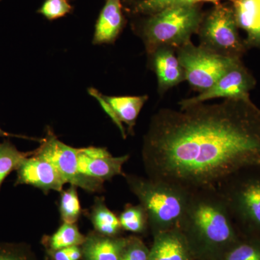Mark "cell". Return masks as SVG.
Listing matches in <instances>:
<instances>
[{"label":"cell","instance_id":"obj_2","mask_svg":"<svg viewBox=\"0 0 260 260\" xmlns=\"http://www.w3.org/2000/svg\"><path fill=\"white\" fill-rule=\"evenodd\" d=\"M179 229L200 260H218L240 237L216 186L191 191Z\"/></svg>","mask_w":260,"mask_h":260},{"label":"cell","instance_id":"obj_7","mask_svg":"<svg viewBox=\"0 0 260 260\" xmlns=\"http://www.w3.org/2000/svg\"><path fill=\"white\" fill-rule=\"evenodd\" d=\"M185 80L199 93L206 91L239 59L220 55L189 42L177 50Z\"/></svg>","mask_w":260,"mask_h":260},{"label":"cell","instance_id":"obj_29","mask_svg":"<svg viewBox=\"0 0 260 260\" xmlns=\"http://www.w3.org/2000/svg\"><path fill=\"white\" fill-rule=\"evenodd\" d=\"M51 254L54 260H71L66 248L59 250L51 251Z\"/></svg>","mask_w":260,"mask_h":260},{"label":"cell","instance_id":"obj_8","mask_svg":"<svg viewBox=\"0 0 260 260\" xmlns=\"http://www.w3.org/2000/svg\"><path fill=\"white\" fill-rule=\"evenodd\" d=\"M38 156L51 162L65 183L80 187L89 192L104 190V181L83 175L78 169V148H73L60 141L51 131L41 140V145L34 150Z\"/></svg>","mask_w":260,"mask_h":260},{"label":"cell","instance_id":"obj_13","mask_svg":"<svg viewBox=\"0 0 260 260\" xmlns=\"http://www.w3.org/2000/svg\"><path fill=\"white\" fill-rule=\"evenodd\" d=\"M148 58L150 66L156 74L160 95L185 80V73L178 59L176 49L160 47Z\"/></svg>","mask_w":260,"mask_h":260},{"label":"cell","instance_id":"obj_23","mask_svg":"<svg viewBox=\"0 0 260 260\" xmlns=\"http://www.w3.org/2000/svg\"><path fill=\"white\" fill-rule=\"evenodd\" d=\"M119 219L123 230L127 232L142 234L149 227L148 214L141 204H126Z\"/></svg>","mask_w":260,"mask_h":260},{"label":"cell","instance_id":"obj_24","mask_svg":"<svg viewBox=\"0 0 260 260\" xmlns=\"http://www.w3.org/2000/svg\"><path fill=\"white\" fill-rule=\"evenodd\" d=\"M77 186H70L61 191L59 200V213L63 223H75L81 215V205Z\"/></svg>","mask_w":260,"mask_h":260},{"label":"cell","instance_id":"obj_27","mask_svg":"<svg viewBox=\"0 0 260 260\" xmlns=\"http://www.w3.org/2000/svg\"><path fill=\"white\" fill-rule=\"evenodd\" d=\"M0 260H32L30 254L20 245L0 244Z\"/></svg>","mask_w":260,"mask_h":260},{"label":"cell","instance_id":"obj_21","mask_svg":"<svg viewBox=\"0 0 260 260\" xmlns=\"http://www.w3.org/2000/svg\"><path fill=\"white\" fill-rule=\"evenodd\" d=\"M85 238L76 224L63 223L52 235L45 238V243L51 251H56L70 246L82 245Z\"/></svg>","mask_w":260,"mask_h":260},{"label":"cell","instance_id":"obj_6","mask_svg":"<svg viewBox=\"0 0 260 260\" xmlns=\"http://www.w3.org/2000/svg\"><path fill=\"white\" fill-rule=\"evenodd\" d=\"M230 3L215 5L205 13L198 34L200 46L220 55L242 59L248 50L239 35Z\"/></svg>","mask_w":260,"mask_h":260},{"label":"cell","instance_id":"obj_19","mask_svg":"<svg viewBox=\"0 0 260 260\" xmlns=\"http://www.w3.org/2000/svg\"><path fill=\"white\" fill-rule=\"evenodd\" d=\"M230 0H128V10L129 13L138 16L148 15L158 13L160 10L177 6V5H201L210 3L218 5Z\"/></svg>","mask_w":260,"mask_h":260},{"label":"cell","instance_id":"obj_16","mask_svg":"<svg viewBox=\"0 0 260 260\" xmlns=\"http://www.w3.org/2000/svg\"><path fill=\"white\" fill-rule=\"evenodd\" d=\"M239 28L246 32L248 50L260 49V0H230Z\"/></svg>","mask_w":260,"mask_h":260},{"label":"cell","instance_id":"obj_4","mask_svg":"<svg viewBox=\"0 0 260 260\" xmlns=\"http://www.w3.org/2000/svg\"><path fill=\"white\" fill-rule=\"evenodd\" d=\"M130 191L137 197L148 216L149 227L153 235L179 229L191 191L167 181L124 175Z\"/></svg>","mask_w":260,"mask_h":260},{"label":"cell","instance_id":"obj_22","mask_svg":"<svg viewBox=\"0 0 260 260\" xmlns=\"http://www.w3.org/2000/svg\"><path fill=\"white\" fill-rule=\"evenodd\" d=\"M218 260H260V239L240 235Z\"/></svg>","mask_w":260,"mask_h":260},{"label":"cell","instance_id":"obj_30","mask_svg":"<svg viewBox=\"0 0 260 260\" xmlns=\"http://www.w3.org/2000/svg\"><path fill=\"white\" fill-rule=\"evenodd\" d=\"M10 137H17V138H25V139H30L28 137L22 136V135H16L10 134V133H7L4 130L2 129L0 127V138H10Z\"/></svg>","mask_w":260,"mask_h":260},{"label":"cell","instance_id":"obj_14","mask_svg":"<svg viewBox=\"0 0 260 260\" xmlns=\"http://www.w3.org/2000/svg\"><path fill=\"white\" fill-rule=\"evenodd\" d=\"M195 259L190 246L180 229H171L154 235L148 260Z\"/></svg>","mask_w":260,"mask_h":260},{"label":"cell","instance_id":"obj_12","mask_svg":"<svg viewBox=\"0 0 260 260\" xmlns=\"http://www.w3.org/2000/svg\"><path fill=\"white\" fill-rule=\"evenodd\" d=\"M89 93L99 101L104 111L120 129L123 138H126V136L123 124L128 126V132L133 134L140 111L148 101V95L107 96L93 88H90Z\"/></svg>","mask_w":260,"mask_h":260},{"label":"cell","instance_id":"obj_10","mask_svg":"<svg viewBox=\"0 0 260 260\" xmlns=\"http://www.w3.org/2000/svg\"><path fill=\"white\" fill-rule=\"evenodd\" d=\"M129 155L114 157L106 148L88 147L78 148V164L80 172L86 177L105 181L116 176H123L124 164Z\"/></svg>","mask_w":260,"mask_h":260},{"label":"cell","instance_id":"obj_5","mask_svg":"<svg viewBox=\"0 0 260 260\" xmlns=\"http://www.w3.org/2000/svg\"><path fill=\"white\" fill-rule=\"evenodd\" d=\"M216 187L240 235L260 239V169L235 173Z\"/></svg>","mask_w":260,"mask_h":260},{"label":"cell","instance_id":"obj_26","mask_svg":"<svg viewBox=\"0 0 260 260\" xmlns=\"http://www.w3.org/2000/svg\"><path fill=\"white\" fill-rule=\"evenodd\" d=\"M150 249L138 237L126 238L120 260H148Z\"/></svg>","mask_w":260,"mask_h":260},{"label":"cell","instance_id":"obj_3","mask_svg":"<svg viewBox=\"0 0 260 260\" xmlns=\"http://www.w3.org/2000/svg\"><path fill=\"white\" fill-rule=\"evenodd\" d=\"M205 13L201 5L169 7L158 13L140 16L134 29L144 42L148 56L160 47L177 50L198 34Z\"/></svg>","mask_w":260,"mask_h":260},{"label":"cell","instance_id":"obj_18","mask_svg":"<svg viewBox=\"0 0 260 260\" xmlns=\"http://www.w3.org/2000/svg\"><path fill=\"white\" fill-rule=\"evenodd\" d=\"M89 218L95 232L102 235L116 237L122 229L119 216L108 208L103 198L95 199L89 214Z\"/></svg>","mask_w":260,"mask_h":260},{"label":"cell","instance_id":"obj_20","mask_svg":"<svg viewBox=\"0 0 260 260\" xmlns=\"http://www.w3.org/2000/svg\"><path fill=\"white\" fill-rule=\"evenodd\" d=\"M34 153V150L20 151L9 140L0 142V190L5 179L16 171L21 162Z\"/></svg>","mask_w":260,"mask_h":260},{"label":"cell","instance_id":"obj_11","mask_svg":"<svg viewBox=\"0 0 260 260\" xmlns=\"http://www.w3.org/2000/svg\"><path fill=\"white\" fill-rule=\"evenodd\" d=\"M16 172L15 186H32L45 194L50 191L61 192L66 184L51 162L34 153L21 162Z\"/></svg>","mask_w":260,"mask_h":260},{"label":"cell","instance_id":"obj_15","mask_svg":"<svg viewBox=\"0 0 260 260\" xmlns=\"http://www.w3.org/2000/svg\"><path fill=\"white\" fill-rule=\"evenodd\" d=\"M124 0H106L95 24L94 44L115 42L126 24L123 13Z\"/></svg>","mask_w":260,"mask_h":260},{"label":"cell","instance_id":"obj_28","mask_svg":"<svg viewBox=\"0 0 260 260\" xmlns=\"http://www.w3.org/2000/svg\"><path fill=\"white\" fill-rule=\"evenodd\" d=\"M69 254L70 259L71 260H80L82 258L81 248L79 246H70V247L66 248Z\"/></svg>","mask_w":260,"mask_h":260},{"label":"cell","instance_id":"obj_17","mask_svg":"<svg viewBox=\"0 0 260 260\" xmlns=\"http://www.w3.org/2000/svg\"><path fill=\"white\" fill-rule=\"evenodd\" d=\"M126 238L107 237L90 233L82 244L83 260H120Z\"/></svg>","mask_w":260,"mask_h":260},{"label":"cell","instance_id":"obj_9","mask_svg":"<svg viewBox=\"0 0 260 260\" xmlns=\"http://www.w3.org/2000/svg\"><path fill=\"white\" fill-rule=\"evenodd\" d=\"M256 79L250 71L239 59L234 63L216 83L206 91L179 102L180 107L205 103L212 99H246L250 98L249 93L256 85Z\"/></svg>","mask_w":260,"mask_h":260},{"label":"cell","instance_id":"obj_25","mask_svg":"<svg viewBox=\"0 0 260 260\" xmlns=\"http://www.w3.org/2000/svg\"><path fill=\"white\" fill-rule=\"evenodd\" d=\"M73 10L68 0H45L38 13L47 20H54L66 16Z\"/></svg>","mask_w":260,"mask_h":260},{"label":"cell","instance_id":"obj_1","mask_svg":"<svg viewBox=\"0 0 260 260\" xmlns=\"http://www.w3.org/2000/svg\"><path fill=\"white\" fill-rule=\"evenodd\" d=\"M142 157L148 177L189 191L260 169V109L250 98L161 109L150 121Z\"/></svg>","mask_w":260,"mask_h":260}]
</instances>
